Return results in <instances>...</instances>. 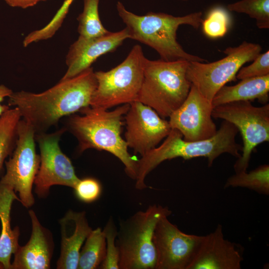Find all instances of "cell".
<instances>
[{
  "label": "cell",
  "instance_id": "6da1fadb",
  "mask_svg": "<svg viewBox=\"0 0 269 269\" xmlns=\"http://www.w3.org/2000/svg\"><path fill=\"white\" fill-rule=\"evenodd\" d=\"M97 84L91 67L41 93L13 92L8 97V105L18 109L21 119L35 134L46 133L62 118L89 106Z\"/></svg>",
  "mask_w": 269,
  "mask_h": 269
},
{
  "label": "cell",
  "instance_id": "7a4b0ae2",
  "mask_svg": "<svg viewBox=\"0 0 269 269\" xmlns=\"http://www.w3.org/2000/svg\"><path fill=\"white\" fill-rule=\"evenodd\" d=\"M130 104L122 105L113 111L90 106L67 116L64 127L78 140V150L94 148L108 151L124 164L127 174L135 179L137 161L128 151V146L121 136L123 119Z\"/></svg>",
  "mask_w": 269,
  "mask_h": 269
},
{
  "label": "cell",
  "instance_id": "3957f363",
  "mask_svg": "<svg viewBox=\"0 0 269 269\" xmlns=\"http://www.w3.org/2000/svg\"><path fill=\"white\" fill-rule=\"evenodd\" d=\"M239 131L232 123L224 120L220 129L212 137L203 140L188 141L183 139L181 133L171 129L164 141L158 147L147 151L137 161L135 187L137 189L147 187L144 180L147 174L163 161L182 157L189 159L205 157L209 167L223 153H229L238 158L242 146L236 141Z\"/></svg>",
  "mask_w": 269,
  "mask_h": 269
},
{
  "label": "cell",
  "instance_id": "277c9868",
  "mask_svg": "<svg viewBox=\"0 0 269 269\" xmlns=\"http://www.w3.org/2000/svg\"><path fill=\"white\" fill-rule=\"evenodd\" d=\"M117 10L126 25L129 38L151 47L158 53L160 59L166 61H206L187 53L176 39V32L180 25L188 24L195 29L199 28L203 20L201 12L183 16L152 12L139 15L126 9L120 1L117 2Z\"/></svg>",
  "mask_w": 269,
  "mask_h": 269
},
{
  "label": "cell",
  "instance_id": "5b68a950",
  "mask_svg": "<svg viewBox=\"0 0 269 269\" xmlns=\"http://www.w3.org/2000/svg\"><path fill=\"white\" fill-rule=\"evenodd\" d=\"M187 61L151 60L145 58L142 83L136 101L165 119L186 98L191 83L186 77Z\"/></svg>",
  "mask_w": 269,
  "mask_h": 269
},
{
  "label": "cell",
  "instance_id": "8992f818",
  "mask_svg": "<svg viewBox=\"0 0 269 269\" xmlns=\"http://www.w3.org/2000/svg\"><path fill=\"white\" fill-rule=\"evenodd\" d=\"M171 213L167 207L154 204L120 222L116 238L119 269H155L154 231L160 219Z\"/></svg>",
  "mask_w": 269,
  "mask_h": 269
},
{
  "label": "cell",
  "instance_id": "52a82bcc",
  "mask_svg": "<svg viewBox=\"0 0 269 269\" xmlns=\"http://www.w3.org/2000/svg\"><path fill=\"white\" fill-rule=\"evenodd\" d=\"M141 47L133 46L125 59L107 71L95 72L97 87L90 106L108 110L137 100L145 59Z\"/></svg>",
  "mask_w": 269,
  "mask_h": 269
},
{
  "label": "cell",
  "instance_id": "ba28073f",
  "mask_svg": "<svg viewBox=\"0 0 269 269\" xmlns=\"http://www.w3.org/2000/svg\"><path fill=\"white\" fill-rule=\"evenodd\" d=\"M261 50L260 45L243 41L237 47L227 48L223 51L227 56L218 61L189 62L186 77L203 97L212 102L217 92L228 82L236 80L242 66L254 60Z\"/></svg>",
  "mask_w": 269,
  "mask_h": 269
},
{
  "label": "cell",
  "instance_id": "9c48e42d",
  "mask_svg": "<svg viewBox=\"0 0 269 269\" xmlns=\"http://www.w3.org/2000/svg\"><path fill=\"white\" fill-rule=\"evenodd\" d=\"M212 117L237 127L243 142L242 154L234 165L235 173L247 171L251 154L259 144L269 141V104L253 106L249 101L233 102L213 108Z\"/></svg>",
  "mask_w": 269,
  "mask_h": 269
},
{
  "label": "cell",
  "instance_id": "30bf717a",
  "mask_svg": "<svg viewBox=\"0 0 269 269\" xmlns=\"http://www.w3.org/2000/svg\"><path fill=\"white\" fill-rule=\"evenodd\" d=\"M35 132L23 119L19 122L18 137L14 149L9 159L5 161L6 172L0 182L18 192L19 202L26 208L34 204L32 192L38 172L40 155L36 152Z\"/></svg>",
  "mask_w": 269,
  "mask_h": 269
},
{
  "label": "cell",
  "instance_id": "8fae6325",
  "mask_svg": "<svg viewBox=\"0 0 269 269\" xmlns=\"http://www.w3.org/2000/svg\"><path fill=\"white\" fill-rule=\"evenodd\" d=\"M66 131L63 127L56 131L35 134L40 150V163L34 184L35 193L46 197L53 185L74 188L79 180L69 158L61 150L59 141Z\"/></svg>",
  "mask_w": 269,
  "mask_h": 269
},
{
  "label": "cell",
  "instance_id": "7c38bea8",
  "mask_svg": "<svg viewBox=\"0 0 269 269\" xmlns=\"http://www.w3.org/2000/svg\"><path fill=\"white\" fill-rule=\"evenodd\" d=\"M167 217L160 218L154 231L153 243L156 253L154 269H187L202 236L182 232Z\"/></svg>",
  "mask_w": 269,
  "mask_h": 269
},
{
  "label": "cell",
  "instance_id": "4fadbf2b",
  "mask_svg": "<svg viewBox=\"0 0 269 269\" xmlns=\"http://www.w3.org/2000/svg\"><path fill=\"white\" fill-rule=\"evenodd\" d=\"M124 119L125 140L128 147L141 156L155 147L171 130L168 121L151 107L137 101L130 104Z\"/></svg>",
  "mask_w": 269,
  "mask_h": 269
},
{
  "label": "cell",
  "instance_id": "5bb4252c",
  "mask_svg": "<svg viewBox=\"0 0 269 269\" xmlns=\"http://www.w3.org/2000/svg\"><path fill=\"white\" fill-rule=\"evenodd\" d=\"M213 109L212 102L191 84L186 98L170 115L168 122L171 128L179 131L186 141L207 139L217 132L212 119Z\"/></svg>",
  "mask_w": 269,
  "mask_h": 269
},
{
  "label": "cell",
  "instance_id": "9a60e30c",
  "mask_svg": "<svg viewBox=\"0 0 269 269\" xmlns=\"http://www.w3.org/2000/svg\"><path fill=\"white\" fill-rule=\"evenodd\" d=\"M128 38L129 36L126 27L94 37L79 36L69 47L66 56L67 70L61 80L73 77L91 67L99 57L114 51Z\"/></svg>",
  "mask_w": 269,
  "mask_h": 269
},
{
  "label": "cell",
  "instance_id": "2e32d148",
  "mask_svg": "<svg viewBox=\"0 0 269 269\" xmlns=\"http://www.w3.org/2000/svg\"><path fill=\"white\" fill-rule=\"evenodd\" d=\"M243 258L236 244L225 239L222 227L202 236L187 269H240Z\"/></svg>",
  "mask_w": 269,
  "mask_h": 269
},
{
  "label": "cell",
  "instance_id": "e0dca14e",
  "mask_svg": "<svg viewBox=\"0 0 269 269\" xmlns=\"http://www.w3.org/2000/svg\"><path fill=\"white\" fill-rule=\"evenodd\" d=\"M32 232L28 242L14 254L10 269H48L54 251L51 232L40 223L35 212L29 211Z\"/></svg>",
  "mask_w": 269,
  "mask_h": 269
},
{
  "label": "cell",
  "instance_id": "ac0fdd59",
  "mask_svg": "<svg viewBox=\"0 0 269 269\" xmlns=\"http://www.w3.org/2000/svg\"><path fill=\"white\" fill-rule=\"evenodd\" d=\"M86 214L70 210L59 220L61 242L57 269H77L81 247L92 230Z\"/></svg>",
  "mask_w": 269,
  "mask_h": 269
},
{
  "label": "cell",
  "instance_id": "d6986e66",
  "mask_svg": "<svg viewBox=\"0 0 269 269\" xmlns=\"http://www.w3.org/2000/svg\"><path fill=\"white\" fill-rule=\"evenodd\" d=\"M14 200L20 201L13 189L0 182V269H10V259L19 245V228L12 229L10 224L11 206Z\"/></svg>",
  "mask_w": 269,
  "mask_h": 269
},
{
  "label": "cell",
  "instance_id": "ffe728a7",
  "mask_svg": "<svg viewBox=\"0 0 269 269\" xmlns=\"http://www.w3.org/2000/svg\"><path fill=\"white\" fill-rule=\"evenodd\" d=\"M269 75L241 80L234 86H223L214 97L213 108L228 103L258 99L266 104L269 101Z\"/></svg>",
  "mask_w": 269,
  "mask_h": 269
},
{
  "label": "cell",
  "instance_id": "44dd1931",
  "mask_svg": "<svg viewBox=\"0 0 269 269\" xmlns=\"http://www.w3.org/2000/svg\"><path fill=\"white\" fill-rule=\"evenodd\" d=\"M85 240L80 252L77 269H98L106 257L104 233L101 228L98 227L91 231Z\"/></svg>",
  "mask_w": 269,
  "mask_h": 269
},
{
  "label": "cell",
  "instance_id": "7402d4cb",
  "mask_svg": "<svg viewBox=\"0 0 269 269\" xmlns=\"http://www.w3.org/2000/svg\"><path fill=\"white\" fill-rule=\"evenodd\" d=\"M21 119L20 113L16 107L9 109L0 116V175L6 158L15 148Z\"/></svg>",
  "mask_w": 269,
  "mask_h": 269
},
{
  "label": "cell",
  "instance_id": "603a6c76",
  "mask_svg": "<svg viewBox=\"0 0 269 269\" xmlns=\"http://www.w3.org/2000/svg\"><path fill=\"white\" fill-rule=\"evenodd\" d=\"M243 187L259 193L269 194V165L266 164L248 172L247 171L235 173L227 180L224 188Z\"/></svg>",
  "mask_w": 269,
  "mask_h": 269
},
{
  "label": "cell",
  "instance_id": "cb8c5ba5",
  "mask_svg": "<svg viewBox=\"0 0 269 269\" xmlns=\"http://www.w3.org/2000/svg\"><path fill=\"white\" fill-rule=\"evenodd\" d=\"M100 0H83V9L77 17L79 36L91 38L107 33L101 21L99 13Z\"/></svg>",
  "mask_w": 269,
  "mask_h": 269
},
{
  "label": "cell",
  "instance_id": "d4e9b609",
  "mask_svg": "<svg viewBox=\"0 0 269 269\" xmlns=\"http://www.w3.org/2000/svg\"><path fill=\"white\" fill-rule=\"evenodd\" d=\"M231 11L244 13L256 19L260 29L269 28V0H242L227 5Z\"/></svg>",
  "mask_w": 269,
  "mask_h": 269
},
{
  "label": "cell",
  "instance_id": "484cf974",
  "mask_svg": "<svg viewBox=\"0 0 269 269\" xmlns=\"http://www.w3.org/2000/svg\"><path fill=\"white\" fill-rule=\"evenodd\" d=\"M74 0H64L51 20L42 28L35 30L28 34L23 39L24 47L42 40H47L53 37L61 26L65 18L70 6Z\"/></svg>",
  "mask_w": 269,
  "mask_h": 269
},
{
  "label": "cell",
  "instance_id": "4316f807",
  "mask_svg": "<svg viewBox=\"0 0 269 269\" xmlns=\"http://www.w3.org/2000/svg\"><path fill=\"white\" fill-rule=\"evenodd\" d=\"M230 23V18L227 11L222 7H215L203 20V31L210 38L221 37L227 33Z\"/></svg>",
  "mask_w": 269,
  "mask_h": 269
},
{
  "label": "cell",
  "instance_id": "83f0119b",
  "mask_svg": "<svg viewBox=\"0 0 269 269\" xmlns=\"http://www.w3.org/2000/svg\"><path fill=\"white\" fill-rule=\"evenodd\" d=\"M103 231L106 239V253L99 269H119L120 254L116 242L118 230L112 217H110Z\"/></svg>",
  "mask_w": 269,
  "mask_h": 269
},
{
  "label": "cell",
  "instance_id": "f1b7e54d",
  "mask_svg": "<svg viewBox=\"0 0 269 269\" xmlns=\"http://www.w3.org/2000/svg\"><path fill=\"white\" fill-rule=\"evenodd\" d=\"M73 189L76 197L86 203L97 200L102 192V186L100 182L91 177L80 179Z\"/></svg>",
  "mask_w": 269,
  "mask_h": 269
},
{
  "label": "cell",
  "instance_id": "f546056e",
  "mask_svg": "<svg viewBox=\"0 0 269 269\" xmlns=\"http://www.w3.org/2000/svg\"><path fill=\"white\" fill-rule=\"evenodd\" d=\"M250 65L240 68L236 78H246L264 76L269 75V51L260 54Z\"/></svg>",
  "mask_w": 269,
  "mask_h": 269
},
{
  "label": "cell",
  "instance_id": "4dcf8cb0",
  "mask_svg": "<svg viewBox=\"0 0 269 269\" xmlns=\"http://www.w3.org/2000/svg\"><path fill=\"white\" fill-rule=\"evenodd\" d=\"M10 6L27 8L35 5L40 0H4Z\"/></svg>",
  "mask_w": 269,
  "mask_h": 269
},
{
  "label": "cell",
  "instance_id": "1f68e13d",
  "mask_svg": "<svg viewBox=\"0 0 269 269\" xmlns=\"http://www.w3.org/2000/svg\"><path fill=\"white\" fill-rule=\"evenodd\" d=\"M13 91L6 86L0 84V116L10 109L8 105H1L5 97H8Z\"/></svg>",
  "mask_w": 269,
  "mask_h": 269
},
{
  "label": "cell",
  "instance_id": "d6a6232c",
  "mask_svg": "<svg viewBox=\"0 0 269 269\" xmlns=\"http://www.w3.org/2000/svg\"><path fill=\"white\" fill-rule=\"evenodd\" d=\"M46 0H40V1H46Z\"/></svg>",
  "mask_w": 269,
  "mask_h": 269
},
{
  "label": "cell",
  "instance_id": "836d02e7",
  "mask_svg": "<svg viewBox=\"0 0 269 269\" xmlns=\"http://www.w3.org/2000/svg\"></svg>",
  "mask_w": 269,
  "mask_h": 269
}]
</instances>
